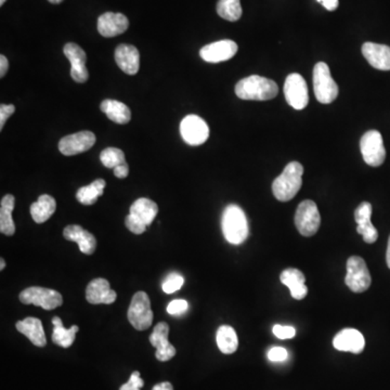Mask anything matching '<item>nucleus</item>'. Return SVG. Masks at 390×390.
I'll list each match as a JSON object with an SVG mask.
<instances>
[{
    "label": "nucleus",
    "instance_id": "13",
    "mask_svg": "<svg viewBox=\"0 0 390 390\" xmlns=\"http://www.w3.org/2000/svg\"><path fill=\"white\" fill-rule=\"evenodd\" d=\"M237 52V43L230 39H223L203 47L200 55L205 62L219 63L230 60Z\"/></svg>",
    "mask_w": 390,
    "mask_h": 390
},
{
    "label": "nucleus",
    "instance_id": "42",
    "mask_svg": "<svg viewBox=\"0 0 390 390\" xmlns=\"http://www.w3.org/2000/svg\"><path fill=\"white\" fill-rule=\"evenodd\" d=\"M317 1L322 4L323 7L328 11H334L338 7V0H317Z\"/></svg>",
    "mask_w": 390,
    "mask_h": 390
},
{
    "label": "nucleus",
    "instance_id": "12",
    "mask_svg": "<svg viewBox=\"0 0 390 390\" xmlns=\"http://www.w3.org/2000/svg\"><path fill=\"white\" fill-rule=\"evenodd\" d=\"M96 143V135L91 131H81L61 139L59 150L65 156L77 155L91 149Z\"/></svg>",
    "mask_w": 390,
    "mask_h": 390
},
{
    "label": "nucleus",
    "instance_id": "25",
    "mask_svg": "<svg viewBox=\"0 0 390 390\" xmlns=\"http://www.w3.org/2000/svg\"><path fill=\"white\" fill-rule=\"evenodd\" d=\"M55 209H57V203L55 199L51 195L43 194L39 196L37 202L30 205V211L35 223H44L50 219Z\"/></svg>",
    "mask_w": 390,
    "mask_h": 390
},
{
    "label": "nucleus",
    "instance_id": "18",
    "mask_svg": "<svg viewBox=\"0 0 390 390\" xmlns=\"http://www.w3.org/2000/svg\"><path fill=\"white\" fill-rule=\"evenodd\" d=\"M115 61L121 69L128 75H135L140 69V53L131 45H120L115 50Z\"/></svg>",
    "mask_w": 390,
    "mask_h": 390
},
{
    "label": "nucleus",
    "instance_id": "32",
    "mask_svg": "<svg viewBox=\"0 0 390 390\" xmlns=\"http://www.w3.org/2000/svg\"><path fill=\"white\" fill-rule=\"evenodd\" d=\"M217 13L227 21L235 22L242 16L240 0H219L217 4Z\"/></svg>",
    "mask_w": 390,
    "mask_h": 390
},
{
    "label": "nucleus",
    "instance_id": "46",
    "mask_svg": "<svg viewBox=\"0 0 390 390\" xmlns=\"http://www.w3.org/2000/svg\"><path fill=\"white\" fill-rule=\"evenodd\" d=\"M49 3L53 4V5H57V4L62 3L63 0H48Z\"/></svg>",
    "mask_w": 390,
    "mask_h": 390
},
{
    "label": "nucleus",
    "instance_id": "37",
    "mask_svg": "<svg viewBox=\"0 0 390 390\" xmlns=\"http://www.w3.org/2000/svg\"><path fill=\"white\" fill-rule=\"evenodd\" d=\"M143 386H145V381L141 379L140 373L135 371L131 374L129 381L121 386L120 390H140Z\"/></svg>",
    "mask_w": 390,
    "mask_h": 390
},
{
    "label": "nucleus",
    "instance_id": "6",
    "mask_svg": "<svg viewBox=\"0 0 390 390\" xmlns=\"http://www.w3.org/2000/svg\"><path fill=\"white\" fill-rule=\"evenodd\" d=\"M295 225L303 237H312L317 233L321 225L319 209L313 201H303L295 213Z\"/></svg>",
    "mask_w": 390,
    "mask_h": 390
},
{
    "label": "nucleus",
    "instance_id": "19",
    "mask_svg": "<svg viewBox=\"0 0 390 390\" xmlns=\"http://www.w3.org/2000/svg\"><path fill=\"white\" fill-rule=\"evenodd\" d=\"M333 345L338 350L358 355L364 349L365 340L356 328H344L334 338Z\"/></svg>",
    "mask_w": 390,
    "mask_h": 390
},
{
    "label": "nucleus",
    "instance_id": "9",
    "mask_svg": "<svg viewBox=\"0 0 390 390\" xmlns=\"http://www.w3.org/2000/svg\"><path fill=\"white\" fill-rule=\"evenodd\" d=\"M360 150L367 165L379 167L385 161L386 150L379 131L369 130L365 133L361 138Z\"/></svg>",
    "mask_w": 390,
    "mask_h": 390
},
{
    "label": "nucleus",
    "instance_id": "45",
    "mask_svg": "<svg viewBox=\"0 0 390 390\" xmlns=\"http://www.w3.org/2000/svg\"><path fill=\"white\" fill-rule=\"evenodd\" d=\"M386 260H387L388 268L390 269V237L388 240L387 252H386Z\"/></svg>",
    "mask_w": 390,
    "mask_h": 390
},
{
    "label": "nucleus",
    "instance_id": "15",
    "mask_svg": "<svg viewBox=\"0 0 390 390\" xmlns=\"http://www.w3.org/2000/svg\"><path fill=\"white\" fill-rule=\"evenodd\" d=\"M169 326L165 322H161L154 328L153 333L150 336V342L155 347V357L161 362H166L176 356V348L168 342Z\"/></svg>",
    "mask_w": 390,
    "mask_h": 390
},
{
    "label": "nucleus",
    "instance_id": "30",
    "mask_svg": "<svg viewBox=\"0 0 390 390\" xmlns=\"http://www.w3.org/2000/svg\"><path fill=\"white\" fill-rule=\"evenodd\" d=\"M216 340L219 350L225 355L233 354L239 346L237 333L234 328L229 325H223L218 328Z\"/></svg>",
    "mask_w": 390,
    "mask_h": 390
},
{
    "label": "nucleus",
    "instance_id": "7",
    "mask_svg": "<svg viewBox=\"0 0 390 390\" xmlns=\"http://www.w3.org/2000/svg\"><path fill=\"white\" fill-rule=\"evenodd\" d=\"M20 301L26 305H35L45 310H53L63 303L62 295L55 289L32 286L24 289L20 294Z\"/></svg>",
    "mask_w": 390,
    "mask_h": 390
},
{
    "label": "nucleus",
    "instance_id": "29",
    "mask_svg": "<svg viewBox=\"0 0 390 390\" xmlns=\"http://www.w3.org/2000/svg\"><path fill=\"white\" fill-rule=\"evenodd\" d=\"M53 328L52 342L62 348H69L75 342L76 333L79 330L77 325H73L71 328H65L63 326L62 320L59 317L52 319Z\"/></svg>",
    "mask_w": 390,
    "mask_h": 390
},
{
    "label": "nucleus",
    "instance_id": "16",
    "mask_svg": "<svg viewBox=\"0 0 390 390\" xmlns=\"http://www.w3.org/2000/svg\"><path fill=\"white\" fill-rule=\"evenodd\" d=\"M371 216H372V205L367 202L361 203L355 211V219L358 225L357 232L362 235L365 243L369 244L375 243L379 239V232L371 223Z\"/></svg>",
    "mask_w": 390,
    "mask_h": 390
},
{
    "label": "nucleus",
    "instance_id": "10",
    "mask_svg": "<svg viewBox=\"0 0 390 390\" xmlns=\"http://www.w3.org/2000/svg\"><path fill=\"white\" fill-rule=\"evenodd\" d=\"M284 94L287 104L295 110H303L309 104L307 83L299 74L293 73L287 76Z\"/></svg>",
    "mask_w": 390,
    "mask_h": 390
},
{
    "label": "nucleus",
    "instance_id": "27",
    "mask_svg": "<svg viewBox=\"0 0 390 390\" xmlns=\"http://www.w3.org/2000/svg\"><path fill=\"white\" fill-rule=\"evenodd\" d=\"M14 204L16 199L11 194L5 195L0 204V232L8 237H11L16 233V225L12 219Z\"/></svg>",
    "mask_w": 390,
    "mask_h": 390
},
{
    "label": "nucleus",
    "instance_id": "22",
    "mask_svg": "<svg viewBox=\"0 0 390 390\" xmlns=\"http://www.w3.org/2000/svg\"><path fill=\"white\" fill-rule=\"evenodd\" d=\"M63 237L65 240L76 242L79 246V250L86 255H92L96 247V240L94 234L83 229L81 225H67L63 231Z\"/></svg>",
    "mask_w": 390,
    "mask_h": 390
},
{
    "label": "nucleus",
    "instance_id": "8",
    "mask_svg": "<svg viewBox=\"0 0 390 390\" xmlns=\"http://www.w3.org/2000/svg\"><path fill=\"white\" fill-rule=\"evenodd\" d=\"M347 286L355 293H363L372 283L371 274L364 260L358 256H352L347 262V274L345 278Z\"/></svg>",
    "mask_w": 390,
    "mask_h": 390
},
{
    "label": "nucleus",
    "instance_id": "41",
    "mask_svg": "<svg viewBox=\"0 0 390 390\" xmlns=\"http://www.w3.org/2000/svg\"><path fill=\"white\" fill-rule=\"evenodd\" d=\"M129 168L127 163L122 164V165L117 166L114 168L115 177L120 178V179H124L128 176Z\"/></svg>",
    "mask_w": 390,
    "mask_h": 390
},
{
    "label": "nucleus",
    "instance_id": "34",
    "mask_svg": "<svg viewBox=\"0 0 390 390\" xmlns=\"http://www.w3.org/2000/svg\"><path fill=\"white\" fill-rule=\"evenodd\" d=\"M184 279L179 273L172 272L165 279L163 282V291L166 294H172L174 291H179L184 285Z\"/></svg>",
    "mask_w": 390,
    "mask_h": 390
},
{
    "label": "nucleus",
    "instance_id": "21",
    "mask_svg": "<svg viewBox=\"0 0 390 390\" xmlns=\"http://www.w3.org/2000/svg\"><path fill=\"white\" fill-rule=\"evenodd\" d=\"M363 57L369 65L381 71H390V47L386 45L365 43L362 46Z\"/></svg>",
    "mask_w": 390,
    "mask_h": 390
},
{
    "label": "nucleus",
    "instance_id": "44",
    "mask_svg": "<svg viewBox=\"0 0 390 390\" xmlns=\"http://www.w3.org/2000/svg\"><path fill=\"white\" fill-rule=\"evenodd\" d=\"M152 390H174L172 384L169 381H164V383L156 384Z\"/></svg>",
    "mask_w": 390,
    "mask_h": 390
},
{
    "label": "nucleus",
    "instance_id": "24",
    "mask_svg": "<svg viewBox=\"0 0 390 390\" xmlns=\"http://www.w3.org/2000/svg\"><path fill=\"white\" fill-rule=\"evenodd\" d=\"M16 330L26 335L35 346L45 347L47 344L46 334L40 320L37 318H26L22 321L16 322Z\"/></svg>",
    "mask_w": 390,
    "mask_h": 390
},
{
    "label": "nucleus",
    "instance_id": "47",
    "mask_svg": "<svg viewBox=\"0 0 390 390\" xmlns=\"http://www.w3.org/2000/svg\"><path fill=\"white\" fill-rule=\"evenodd\" d=\"M0 264H1V266H0V270H4V269H5V267H6V262H5V260H3V258L0 260Z\"/></svg>",
    "mask_w": 390,
    "mask_h": 390
},
{
    "label": "nucleus",
    "instance_id": "31",
    "mask_svg": "<svg viewBox=\"0 0 390 390\" xmlns=\"http://www.w3.org/2000/svg\"><path fill=\"white\" fill-rule=\"evenodd\" d=\"M106 184L104 179L94 180L89 186L79 189L76 193V199L83 205H94L104 195Z\"/></svg>",
    "mask_w": 390,
    "mask_h": 390
},
{
    "label": "nucleus",
    "instance_id": "1",
    "mask_svg": "<svg viewBox=\"0 0 390 390\" xmlns=\"http://www.w3.org/2000/svg\"><path fill=\"white\" fill-rule=\"evenodd\" d=\"M278 92L277 83L258 75L243 78L235 86V94L242 100L267 101L276 98Z\"/></svg>",
    "mask_w": 390,
    "mask_h": 390
},
{
    "label": "nucleus",
    "instance_id": "48",
    "mask_svg": "<svg viewBox=\"0 0 390 390\" xmlns=\"http://www.w3.org/2000/svg\"><path fill=\"white\" fill-rule=\"evenodd\" d=\"M6 1H7V0H0V6H3L4 4L6 3Z\"/></svg>",
    "mask_w": 390,
    "mask_h": 390
},
{
    "label": "nucleus",
    "instance_id": "2",
    "mask_svg": "<svg viewBox=\"0 0 390 390\" xmlns=\"http://www.w3.org/2000/svg\"><path fill=\"white\" fill-rule=\"evenodd\" d=\"M303 167L299 162L287 164L282 174L272 184L273 195L280 202H289L296 196L303 184Z\"/></svg>",
    "mask_w": 390,
    "mask_h": 390
},
{
    "label": "nucleus",
    "instance_id": "39",
    "mask_svg": "<svg viewBox=\"0 0 390 390\" xmlns=\"http://www.w3.org/2000/svg\"><path fill=\"white\" fill-rule=\"evenodd\" d=\"M287 350L283 347H272L270 350L268 351L269 360L272 362H282L287 359Z\"/></svg>",
    "mask_w": 390,
    "mask_h": 390
},
{
    "label": "nucleus",
    "instance_id": "35",
    "mask_svg": "<svg viewBox=\"0 0 390 390\" xmlns=\"http://www.w3.org/2000/svg\"><path fill=\"white\" fill-rule=\"evenodd\" d=\"M125 225H126L127 229H128L129 231L135 234H143V232L147 230V225H145L140 219L133 216L131 213H129L128 216L125 219Z\"/></svg>",
    "mask_w": 390,
    "mask_h": 390
},
{
    "label": "nucleus",
    "instance_id": "36",
    "mask_svg": "<svg viewBox=\"0 0 390 390\" xmlns=\"http://www.w3.org/2000/svg\"><path fill=\"white\" fill-rule=\"evenodd\" d=\"M189 309L188 301L184 299H176L167 306V312L172 316H182Z\"/></svg>",
    "mask_w": 390,
    "mask_h": 390
},
{
    "label": "nucleus",
    "instance_id": "26",
    "mask_svg": "<svg viewBox=\"0 0 390 390\" xmlns=\"http://www.w3.org/2000/svg\"><path fill=\"white\" fill-rule=\"evenodd\" d=\"M100 108L112 122L121 125L128 124L130 122V110L122 102L106 99L102 101Z\"/></svg>",
    "mask_w": 390,
    "mask_h": 390
},
{
    "label": "nucleus",
    "instance_id": "3",
    "mask_svg": "<svg viewBox=\"0 0 390 390\" xmlns=\"http://www.w3.org/2000/svg\"><path fill=\"white\" fill-rule=\"evenodd\" d=\"M223 235L229 243L240 245L248 238L247 218L245 213L238 205L231 204L225 207L221 219Z\"/></svg>",
    "mask_w": 390,
    "mask_h": 390
},
{
    "label": "nucleus",
    "instance_id": "38",
    "mask_svg": "<svg viewBox=\"0 0 390 390\" xmlns=\"http://www.w3.org/2000/svg\"><path fill=\"white\" fill-rule=\"evenodd\" d=\"M273 334L280 340H289L293 338L296 334V330L293 326L289 325H274L273 326Z\"/></svg>",
    "mask_w": 390,
    "mask_h": 390
},
{
    "label": "nucleus",
    "instance_id": "43",
    "mask_svg": "<svg viewBox=\"0 0 390 390\" xmlns=\"http://www.w3.org/2000/svg\"><path fill=\"white\" fill-rule=\"evenodd\" d=\"M8 69H9V62H8L7 57L4 55H0V77H5Z\"/></svg>",
    "mask_w": 390,
    "mask_h": 390
},
{
    "label": "nucleus",
    "instance_id": "23",
    "mask_svg": "<svg viewBox=\"0 0 390 390\" xmlns=\"http://www.w3.org/2000/svg\"><path fill=\"white\" fill-rule=\"evenodd\" d=\"M280 280L283 284L289 287L293 299L301 301L307 296L308 287L305 284V274L299 269L289 268L283 271Z\"/></svg>",
    "mask_w": 390,
    "mask_h": 390
},
{
    "label": "nucleus",
    "instance_id": "40",
    "mask_svg": "<svg viewBox=\"0 0 390 390\" xmlns=\"http://www.w3.org/2000/svg\"><path fill=\"white\" fill-rule=\"evenodd\" d=\"M16 106L13 104H1L0 106V130H3L6 122L11 115H13Z\"/></svg>",
    "mask_w": 390,
    "mask_h": 390
},
{
    "label": "nucleus",
    "instance_id": "5",
    "mask_svg": "<svg viewBox=\"0 0 390 390\" xmlns=\"http://www.w3.org/2000/svg\"><path fill=\"white\" fill-rule=\"evenodd\" d=\"M128 320L131 325L138 330H145L153 323V311L151 301L145 291L135 293L128 309Z\"/></svg>",
    "mask_w": 390,
    "mask_h": 390
},
{
    "label": "nucleus",
    "instance_id": "11",
    "mask_svg": "<svg viewBox=\"0 0 390 390\" xmlns=\"http://www.w3.org/2000/svg\"><path fill=\"white\" fill-rule=\"evenodd\" d=\"M180 133L188 145H201L208 139V125L198 115H188L182 121Z\"/></svg>",
    "mask_w": 390,
    "mask_h": 390
},
{
    "label": "nucleus",
    "instance_id": "14",
    "mask_svg": "<svg viewBox=\"0 0 390 390\" xmlns=\"http://www.w3.org/2000/svg\"><path fill=\"white\" fill-rule=\"evenodd\" d=\"M63 52L71 62V76L73 81L79 84L86 83L88 81V77H89V73H88L87 67H86L87 55H86L85 51L77 44L69 43V44L65 45Z\"/></svg>",
    "mask_w": 390,
    "mask_h": 390
},
{
    "label": "nucleus",
    "instance_id": "20",
    "mask_svg": "<svg viewBox=\"0 0 390 390\" xmlns=\"http://www.w3.org/2000/svg\"><path fill=\"white\" fill-rule=\"evenodd\" d=\"M128 18L122 13L106 12L98 18V32L104 37H115L126 32Z\"/></svg>",
    "mask_w": 390,
    "mask_h": 390
},
{
    "label": "nucleus",
    "instance_id": "17",
    "mask_svg": "<svg viewBox=\"0 0 390 390\" xmlns=\"http://www.w3.org/2000/svg\"><path fill=\"white\" fill-rule=\"evenodd\" d=\"M116 291L111 289L110 283L106 279H94L86 289V299L92 305H111L116 301Z\"/></svg>",
    "mask_w": 390,
    "mask_h": 390
},
{
    "label": "nucleus",
    "instance_id": "4",
    "mask_svg": "<svg viewBox=\"0 0 390 390\" xmlns=\"http://www.w3.org/2000/svg\"><path fill=\"white\" fill-rule=\"evenodd\" d=\"M313 90L316 98L322 104H330L338 98V86L330 75L326 63L319 62L313 69Z\"/></svg>",
    "mask_w": 390,
    "mask_h": 390
},
{
    "label": "nucleus",
    "instance_id": "33",
    "mask_svg": "<svg viewBox=\"0 0 390 390\" xmlns=\"http://www.w3.org/2000/svg\"><path fill=\"white\" fill-rule=\"evenodd\" d=\"M100 160L106 167L113 168V169L117 166L126 163L124 152L117 147H108L104 150L100 154Z\"/></svg>",
    "mask_w": 390,
    "mask_h": 390
},
{
    "label": "nucleus",
    "instance_id": "28",
    "mask_svg": "<svg viewBox=\"0 0 390 390\" xmlns=\"http://www.w3.org/2000/svg\"><path fill=\"white\" fill-rule=\"evenodd\" d=\"M159 213V206L149 199L141 198L131 205L129 213L140 219L145 225H150Z\"/></svg>",
    "mask_w": 390,
    "mask_h": 390
}]
</instances>
